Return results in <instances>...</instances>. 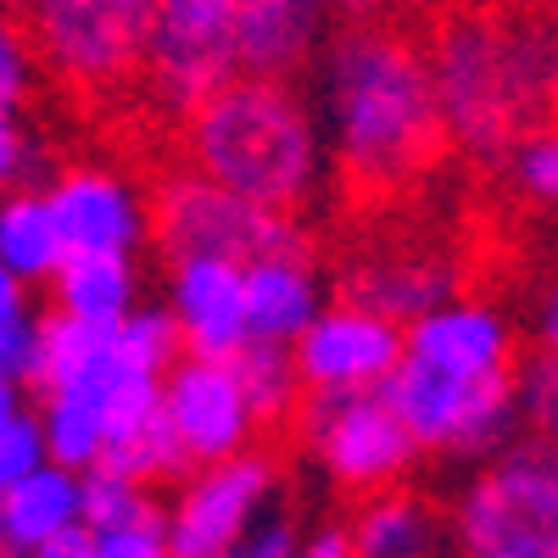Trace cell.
Instances as JSON below:
<instances>
[{
  "mask_svg": "<svg viewBox=\"0 0 558 558\" xmlns=\"http://www.w3.org/2000/svg\"><path fill=\"white\" fill-rule=\"evenodd\" d=\"M313 107L341 191L357 202H397L452 157L425 28L380 0H341V23L313 68Z\"/></svg>",
  "mask_w": 558,
  "mask_h": 558,
  "instance_id": "obj_1",
  "label": "cell"
},
{
  "mask_svg": "<svg viewBox=\"0 0 558 558\" xmlns=\"http://www.w3.org/2000/svg\"><path fill=\"white\" fill-rule=\"evenodd\" d=\"M452 157L502 168L531 134L558 123L553 0H441L425 23Z\"/></svg>",
  "mask_w": 558,
  "mask_h": 558,
  "instance_id": "obj_2",
  "label": "cell"
},
{
  "mask_svg": "<svg viewBox=\"0 0 558 558\" xmlns=\"http://www.w3.org/2000/svg\"><path fill=\"white\" fill-rule=\"evenodd\" d=\"M173 157L263 207L313 218L330 196L336 157L313 96L296 78L241 73L173 123Z\"/></svg>",
  "mask_w": 558,
  "mask_h": 558,
  "instance_id": "obj_3",
  "label": "cell"
},
{
  "mask_svg": "<svg viewBox=\"0 0 558 558\" xmlns=\"http://www.w3.org/2000/svg\"><path fill=\"white\" fill-rule=\"evenodd\" d=\"M12 23L62 101L84 112L140 101L157 0H12Z\"/></svg>",
  "mask_w": 558,
  "mask_h": 558,
  "instance_id": "obj_4",
  "label": "cell"
},
{
  "mask_svg": "<svg viewBox=\"0 0 558 558\" xmlns=\"http://www.w3.org/2000/svg\"><path fill=\"white\" fill-rule=\"evenodd\" d=\"M458 558H558V447L520 436L475 463L447 508Z\"/></svg>",
  "mask_w": 558,
  "mask_h": 558,
  "instance_id": "obj_5",
  "label": "cell"
},
{
  "mask_svg": "<svg viewBox=\"0 0 558 558\" xmlns=\"http://www.w3.org/2000/svg\"><path fill=\"white\" fill-rule=\"evenodd\" d=\"M151 246L157 257H229V263H257L279 252H313V223L296 213L263 207L229 184L184 168L179 157L157 168L151 179Z\"/></svg>",
  "mask_w": 558,
  "mask_h": 558,
  "instance_id": "obj_6",
  "label": "cell"
},
{
  "mask_svg": "<svg viewBox=\"0 0 558 558\" xmlns=\"http://www.w3.org/2000/svg\"><path fill=\"white\" fill-rule=\"evenodd\" d=\"M425 458H470L486 463L502 447L525 436V402H520V375H447L418 357H402L397 375L380 386Z\"/></svg>",
  "mask_w": 558,
  "mask_h": 558,
  "instance_id": "obj_7",
  "label": "cell"
},
{
  "mask_svg": "<svg viewBox=\"0 0 558 558\" xmlns=\"http://www.w3.org/2000/svg\"><path fill=\"white\" fill-rule=\"evenodd\" d=\"M291 447L347 497L408 486L413 463L425 458V447L413 441L386 391L307 397L291 425Z\"/></svg>",
  "mask_w": 558,
  "mask_h": 558,
  "instance_id": "obj_8",
  "label": "cell"
},
{
  "mask_svg": "<svg viewBox=\"0 0 558 558\" xmlns=\"http://www.w3.org/2000/svg\"><path fill=\"white\" fill-rule=\"evenodd\" d=\"M229 78H241V0H157L140 107L179 123Z\"/></svg>",
  "mask_w": 558,
  "mask_h": 558,
  "instance_id": "obj_9",
  "label": "cell"
},
{
  "mask_svg": "<svg viewBox=\"0 0 558 558\" xmlns=\"http://www.w3.org/2000/svg\"><path fill=\"white\" fill-rule=\"evenodd\" d=\"M274 497H279L274 447L184 470L162 502L173 558H235L241 542L274 514Z\"/></svg>",
  "mask_w": 558,
  "mask_h": 558,
  "instance_id": "obj_10",
  "label": "cell"
},
{
  "mask_svg": "<svg viewBox=\"0 0 558 558\" xmlns=\"http://www.w3.org/2000/svg\"><path fill=\"white\" fill-rule=\"evenodd\" d=\"M162 413L179 436L184 463H223L268 447V425L241 380L235 357H179L162 380Z\"/></svg>",
  "mask_w": 558,
  "mask_h": 558,
  "instance_id": "obj_11",
  "label": "cell"
},
{
  "mask_svg": "<svg viewBox=\"0 0 558 558\" xmlns=\"http://www.w3.org/2000/svg\"><path fill=\"white\" fill-rule=\"evenodd\" d=\"M57 223L73 252H146L151 246V184L123 157H68L62 173L45 184Z\"/></svg>",
  "mask_w": 558,
  "mask_h": 558,
  "instance_id": "obj_12",
  "label": "cell"
},
{
  "mask_svg": "<svg viewBox=\"0 0 558 558\" xmlns=\"http://www.w3.org/2000/svg\"><path fill=\"white\" fill-rule=\"evenodd\" d=\"M307 397H347V391H380L397 363L408 357V324L363 307L352 296H336L307 336L291 347Z\"/></svg>",
  "mask_w": 558,
  "mask_h": 558,
  "instance_id": "obj_13",
  "label": "cell"
},
{
  "mask_svg": "<svg viewBox=\"0 0 558 558\" xmlns=\"http://www.w3.org/2000/svg\"><path fill=\"white\" fill-rule=\"evenodd\" d=\"M525 352H531L525 324L486 291H458L408 324V357L447 368V375H475V380L520 375Z\"/></svg>",
  "mask_w": 558,
  "mask_h": 558,
  "instance_id": "obj_14",
  "label": "cell"
},
{
  "mask_svg": "<svg viewBox=\"0 0 558 558\" xmlns=\"http://www.w3.org/2000/svg\"><path fill=\"white\" fill-rule=\"evenodd\" d=\"M336 291L386 313V318H397V324H413L418 313H430V307H441L447 296L463 291V263L447 246H430V241L380 235L375 246L347 257Z\"/></svg>",
  "mask_w": 558,
  "mask_h": 558,
  "instance_id": "obj_15",
  "label": "cell"
},
{
  "mask_svg": "<svg viewBox=\"0 0 558 558\" xmlns=\"http://www.w3.org/2000/svg\"><path fill=\"white\" fill-rule=\"evenodd\" d=\"M162 302L179 318L191 357H241L252 347L246 263L229 257H168Z\"/></svg>",
  "mask_w": 558,
  "mask_h": 558,
  "instance_id": "obj_16",
  "label": "cell"
},
{
  "mask_svg": "<svg viewBox=\"0 0 558 558\" xmlns=\"http://www.w3.org/2000/svg\"><path fill=\"white\" fill-rule=\"evenodd\" d=\"M341 23V0H241V73L302 78Z\"/></svg>",
  "mask_w": 558,
  "mask_h": 558,
  "instance_id": "obj_17",
  "label": "cell"
},
{
  "mask_svg": "<svg viewBox=\"0 0 558 558\" xmlns=\"http://www.w3.org/2000/svg\"><path fill=\"white\" fill-rule=\"evenodd\" d=\"M341 291L330 268H324L318 246L313 252H279L246 263V307H252V341L268 347H296L307 324L330 307Z\"/></svg>",
  "mask_w": 558,
  "mask_h": 558,
  "instance_id": "obj_18",
  "label": "cell"
},
{
  "mask_svg": "<svg viewBox=\"0 0 558 558\" xmlns=\"http://www.w3.org/2000/svg\"><path fill=\"white\" fill-rule=\"evenodd\" d=\"M84 508H89V475L68 470V463H45V470L0 486V547L34 558L39 547L78 531Z\"/></svg>",
  "mask_w": 558,
  "mask_h": 558,
  "instance_id": "obj_19",
  "label": "cell"
},
{
  "mask_svg": "<svg viewBox=\"0 0 558 558\" xmlns=\"http://www.w3.org/2000/svg\"><path fill=\"white\" fill-rule=\"evenodd\" d=\"M45 291H51L57 313L118 330V324L146 302V274H140L134 252H73Z\"/></svg>",
  "mask_w": 558,
  "mask_h": 558,
  "instance_id": "obj_20",
  "label": "cell"
},
{
  "mask_svg": "<svg viewBox=\"0 0 558 558\" xmlns=\"http://www.w3.org/2000/svg\"><path fill=\"white\" fill-rule=\"evenodd\" d=\"M347 531L357 542V558H430L447 525L425 492L391 486V492L357 497Z\"/></svg>",
  "mask_w": 558,
  "mask_h": 558,
  "instance_id": "obj_21",
  "label": "cell"
},
{
  "mask_svg": "<svg viewBox=\"0 0 558 558\" xmlns=\"http://www.w3.org/2000/svg\"><path fill=\"white\" fill-rule=\"evenodd\" d=\"M73 257L57 207L45 191H7L0 202V279H17V286L39 291L62 274V263Z\"/></svg>",
  "mask_w": 558,
  "mask_h": 558,
  "instance_id": "obj_22",
  "label": "cell"
},
{
  "mask_svg": "<svg viewBox=\"0 0 558 558\" xmlns=\"http://www.w3.org/2000/svg\"><path fill=\"white\" fill-rule=\"evenodd\" d=\"M45 313L28 286L0 279V391H39V347H45Z\"/></svg>",
  "mask_w": 558,
  "mask_h": 558,
  "instance_id": "obj_23",
  "label": "cell"
},
{
  "mask_svg": "<svg viewBox=\"0 0 558 558\" xmlns=\"http://www.w3.org/2000/svg\"><path fill=\"white\" fill-rule=\"evenodd\" d=\"M235 368H241V380H246V391H252V402H257V413H263V425H268L274 436H291L296 413H302V402H307L296 352H291V347L252 341V347L235 357Z\"/></svg>",
  "mask_w": 558,
  "mask_h": 558,
  "instance_id": "obj_24",
  "label": "cell"
},
{
  "mask_svg": "<svg viewBox=\"0 0 558 558\" xmlns=\"http://www.w3.org/2000/svg\"><path fill=\"white\" fill-rule=\"evenodd\" d=\"M45 418L51 463H68L78 475H96L107 463V408L96 397H34Z\"/></svg>",
  "mask_w": 558,
  "mask_h": 558,
  "instance_id": "obj_25",
  "label": "cell"
},
{
  "mask_svg": "<svg viewBox=\"0 0 558 558\" xmlns=\"http://www.w3.org/2000/svg\"><path fill=\"white\" fill-rule=\"evenodd\" d=\"M34 558H173L168 547V508H151L123 525H78L62 542L39 547Z\"/></svg>",
  "mask_w": 558,
  "mask_h": 558,
  "instance_id": "obj_26",
  "label": "cell"
},
{
  "mask_svg": "<svg viewBox=\"0 0 558 558\" xmlns=\"http://www.w3.org/2000/svg\"><path fill=\"white\" fill-rule=\"evenodd\" d=\"M62 151L51 129H45L34 112H7L0 118V179L7 191H45L57 173H62Z\"/></svg>",
  "mask_w": 558,
  "mask_h": 558,
  "instance_id": "obj_27",
  "label": "cell"
},
{
  "mask_svg": "<svg viewBox=\"0 0 558 558\" xmlns=\"http://www.w3.org/2000/svg\"><path fill=\"white\" fill-rule=\"evenodd\" d=\"M497 179H502V191L514 196L520 207L558 218V123L531 134L525 146L497 168Z\"/></svg>",
  "mask_w": 558,
  "mask_h": 558,
  "instance_id": "obj_28",
  "label": "cell"
},
{
  "mask_svg": "<svg viewBox=\"0 0 558 558\" xmlns=\"http://www.w3.org/2000/svg\"><path fill=\"white\" fill-rule=\"evenodd\" d=\"M45 463H51V441H45L39 402L23 391H0V486L45 470Z\"/></svg>",
  "mask_w": 558,
  "mask_h": 558,
  "instance_id": "obj_29",
  "label": "cell"
},
{
  "mask_svg": "<svg viewBox=\"0 0 558 558\" xmlns=\"http://www.w3.org/2000/svg\"><path fill=\"white\" fill-rule=\"evenodd\" d=\"M39 89H51V84H45V68L34 57V45L23 39L17 23H7V34H0V118L7 112H34Z\"/></svg>",
  "mask_w": 558,
  "mask_h": 558,
  "instance_id": "obj_30",
  "label": "cell"
},
{
  "mask_svg": "<svg viewBox=\"0 0 558 558\" xmlns=\"http://www.w3.org/2000/svg\"><path fill=\"white\" fill-rule=\"evenodd\" d=\"M520 402H525V436L558 447V357L553 352H525Z\"/></svg>",
  "mask_w": 558,
  "mask_h": 558,
  "instance_id": "obj_31",
  "label": "cell"
},
{
  "mask_svg": "<svg viewBox=\"0 0 558 558\" xmlns=\"http://www.w3.org/2000/svg\"><path fill=\"white\" fill-rule=\"evenodd\" d=\"M525 341H531V352L558 357V268L542 274L525 296Z\"/></svg>",
  "mask_w": 558,
  "mask_h": 558,
  "instance_id": "obj_32",
  "label": "cell"
},
{
  "mask_svg": "<svg viewBox=\"0 0 558 558\" xmlns=\"http://www.w3.org/2000/svg\"><path fill=\"white\" fill-rule=\"evenodd\" d=\"M235 558H302V525H296L291 514H268V520L241 542Z\"/></svg>",
  "mask_w": 558,
  "mask_h": 558,
  "instance_id": "obj_33",
  "label": "cell"
},
{
  "mask_svg": "<svg viewBox=\"0 0 558 558\" xmlns=\"http://www.w3.org/2000/svg\"><path fill=\"white\" fill-rule=\"evenodd\" d=\"M302 558H357V542L347 525H318L302 536Z\"/></svg>",
  "mask_w": 558,
  "mask_h": 558,
  "instance_id": "obj_34",
  "label": "cell"
},
{
  "mask_svg": "<svg viewBox=\"0 0 558 558\" xmlns=\"http://www.w3.org/2000/svg\"><path fill=\"white\" fill-rule=\"evenodd\" d=\"M0 558H28V553H12V547H0Z\"/></svg>",
  "mask_w": 558,
  "mask_h": 558,
  "instance_id": "obj_35",
  "label": "cell"
},
{
  "mask_svg": "<svg viewBox=\"0 0 558 558\" xmlns=\"http://www.w3.org/2000/svg\"><path fill=\"white\" fill-rule=\"evenodd\" d=\"M553 12H558V0H553Z\"/></svg>",
  "mask_w": 558,
  "mask_h": 558,
  "instance_id": "obj_36",
  "label": "cell"
}]
</instances>
